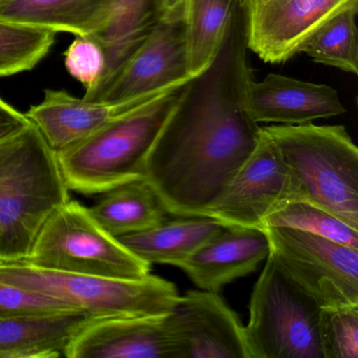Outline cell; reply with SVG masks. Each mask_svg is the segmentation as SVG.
Wrapping results in <instances>:
<instances>
[{
  "label": "cell",
  "instance_id": "1",
  "mask_svg": "<svg viewBox=\"0 0 358 358\" xmlns=\"http://www.w3.org/2000/svg\"><path fill=\"white\" fill-rule=\"evenodd\" d=\"M244 15L236 6L213 64L188 83L187 93L152 146L144 179L169 215H204L250 157L262 127L246 108Z\"/></svg>",
  "mask_w": 358,
  "mask_h": 358
},
{
  "label": "cell",
  "instance_id": "2",
  "mask_svg": "<svg viewBox=\"0 0 358 358\" xmlns=\"http://www.w3.org/2000/svg\"><path fill=\"white\" fill-rule=\"evenodd\" d=\"M55 150L31 123L0 142V261L24 262L56 209L70 201Z\"/></svg>",
  "mask_w": 358,
  "mask_h": 358
},
{
  "label": "cell",
  "instance_id": "3",
  "mask_svg": "<svg viewBox=\"0 0 358 358\" xmlns=\"http://www.w3.org/2000/svg\"><path fill=\"white\" fill-rule=\"evenodd\" d=\"M188 83L56 152L69 189L93 196L144 179L146 159L183 101Z\"/></svg>",
  "mask_w": 358,
  "mask_h": 358
},
{
  "label": "cell",
  "instance_id": "4",
  "mask_svg": "<svg viewBox=\"0 0 358 358\" xmlns=\"http://www.w3.org/2000/svg\"><path fill=\"white\" fill-rule=\"evenodd\" d=\"M299 200L358 229V150L343 125H270Z\"/></svg>",
  "mask_w": 358,
  "mask_h": 358
},
{
  "label": "cell",
  "instance_id": "5",
  "mask_svg": "<svg viewBox=\"0 0 358 358\" xmlns=\"http://www.w3.org/2000/svg\"><path fill=\"white\" fill-rule=\"evenodd\" d=\"M0 282L53 297L99 318L164 316L180 295L173 282L148 275L115 278L69 273L0 261Z\"/></svg>",
  "mask_w": 358,
  "mask_h": 358
},
{
  "label": "cell",
  "instance_id": "6",
  "mask_svg": "<svg viewBox=\"0 0 358 358\" xmlns=\"http://www.w3.org/2000/svg\"><path fill=\"white\" fill-rule=\"evenodd\" d=\"M257 278L245 328L251 358H324L320 307L271 252Z\"/></svg>",
  "mask_w": 358,
  "mask_h": 358
},
{
  "label": "cell",
  "instance_id": "7",
  "mask_svg": "<svg viewBox=\"0 0 358 358\" xmlns=\"http://www.w3.org/2000/svg\"><path fill=\"white\" fill-rule=\"evenodd\" d=\"M22 263L115 278H144L152 266L108 234L90 209L77 201H69L54 211Z\"/></svg>",
  "mask_w": 358,
  "mask_h": 358
},
{
  "label": "cell",
  "instance_id": "8",
  "mask_svg": "<svg viewBox=\"0 0 358 358\" xmlns=\"http://www.w3.org/2000/svg\"><path fill=\"white\" fill-rule=\"evenodd\" d=\"M270 252L320 307L358 305V249L286 227H265Z\"/></svg>",
  "mask_w": 358,
  "mask_h": 358
},
{
  "label": "cell",
  "instance_id": "9",
  "mask_svg": "<svg viewBox=\"0 0 358 358\" xmlns=\"http://www.w3.org/2000/svg\"><path fill=\"white\" fill-rule=\"evenodd\" d=\"M299 200L292 175L273 140L262 127L255 150L204 217L223 226L264 229L268 217Z\"/></svg>",
  "mask_w": 358,
  "mask_h": 358
},
{
  "label": "cell",
  "instance_id": "10",
  "mask_svg": "<svg viewBox=\"0 0 358 358\" xmlns=\"http://www.w3.org/2000/svg\"><path fill=\"white\" fill-rule=\"evenodd\" d=\"M247 49L267 64H282L327 22L358 0H241Z\"/></svg>",
  "mask_w": 358,
  "mask_h": 358
},
{
  "label": "cell",
  "instance_id": "11",
  "mask_svg": "<svg viewBox=\"0 0 358 358\" xmlns=\"http://www.w3.org/2000/svg\"><path fill=\"white\" fill-rule=\"evenodd\" d=\"M166 324L177 358H251L244 326L219 292L187 291Z\"/></svg>",
  "mask_w": 358,
  "mask_h": 358
},
{
  "label": "cell",
  "instance_id": "12",
  "mask_svg": "<svg viewBox=\"0 0 358 358\" xmlns=\"http://www.w3.org/2000/svg\"><path fill=\"white\" fill-rule=\"evenodd\" d=\"M192 79L186 54L185 22H159L113 77L98 102L116 103L179 87Z\"/></svg>",
  "mask_w": 358,
  "mask_h": 358
},
{
  "label": "cell",
  "instance_id": "13",
  "mask_svg": "<svg viewBox=\"0 0 358 358\" xmlns=\"http://www.w3.org/2000/svg\"><path fill=\"white\" fill-rule=\"evenodd\" d=\"M182 85L144 94L116 103L87 101L83 98L73 97L66 91L45 90L43 102L32 106L24 115L38 127L50 148L58 152L87 137L110 121L152 103Z\"/></svg>",
  "mask_w": 358,
  "mask_h": 358
},
{
  "label": "cell",
  "instance_id": "14",
  "mask_svg": "<svg viewBox=\"0 0 358 358\" xmlns=\"http://www.w3.org/2000/svg\"><path fill=\"white\" fill-rule=\"evenodd\" d=\"M68 358H177L164 316L99 318L64 354Z\"/></svg>",
  "mask_w": 358,
  "mask_h": 358
},
{
  "label": "cell",
  "instance_id": "15",
  "mask_svg": "<svg viewBox=\"0 0 358 358\" xmlns=\"http://www.w3.org/2000/svg\"><path fill=\"white\" fill-rule=\"evenodd\" d=\"M246 108L257 123L299 125L345 113L336 90L278 74L247 83Z\"/></svg>",
  "mask_w": 358,
  "mask_h": 358
},
{
  "label": "cell",
  "instance_id": "16",
  "mask_svg": "<svg viewBox=\"0 0 358 358\" xmlns=\"http://www.w3.org/2000/svg\"><path fill=\"white\" fill-rule=\"evenodd\" d=\"M269 253L264 230L223 226L179 268L201 290L220 292L226 285L255 272Z\"/></svg>",
  "mask_w": 358,
  "mask_h": 358
},
{
  "label": "cell",
  "instance_id": "17",
  "mask_svg": "<svg viewBox=\"0 0 358 358\" xmlns=\"http://www.w3.org/2000/svg\"><path fill=\"white\" fill-rule=\"evenodd\" d=\"M99 317L83 310L0 318V358H56Z\"/></svg>",
  "mask_w": 358,
  "mask_h": 358
},
{
  "label": "cell",
  "instance_id": "18",
  "mask_svg": "<svg viewBox=\"0 0 358 358\" xmlns=\"http://www.w3.org/2000/svg\"><path fill=\"white\" fill-rule=\"evenodd\" d=\"M108 20V0H0V22L76 36H94Z\"/></svg>",
  "mask_w": 358,
  "mask_h": 358
},
{
  "label": "cell",
  "instance_id": "19",
  "mask_svg": "<svg viewBox=\"0 0 358 358\" xmlns=\"http://www.w3.org/2000/svg\"><path fill=\"white\" fill-rule=\"evenodd\" d=\"M223 227L204 215L175 217L143 231L125 234L117 240L148 264L179 267L205 241Z\"/></svg>",
  "mask_w": 358,
  "mask_h": 358
},
{
  "label": "cell",
  "instance_id": "20",
  "mask_svg": "<svg viewBox=\"0 0 358 358\" xmlns=\"http://www.w3.org/2000/svg\"><path fill=\"white\" fill-rule=\"evenodd\" d=\"M101 194L100 200L89 208L90 213L116 238L154 227L171 215L145 179L122 184Z\"/></svg>",
  "mask_w": 358,
  "mask_h": 358
},
{
  "label": "cell",
  "instance_id": "21",
  "mask_svg": "<svg viewBox=\"0 0 358 358\" xmlns=\"http://www.w3.org/2000/svg\"><path fill=\"white\" fill-rule=\"evenodd\" d=\"M238 0H188L185 16L186 54L192 78L217 57Z\"/></svg>",
  "mask_w": 358,
  "mask_h": 358
},
{
  "label": "cell",
  "instance_id": "22",
  "mask_svg": "<svg viewBox=\"0 0 358 358\" xmlns=\"http://www.w3.org/2000/svg\"><path fill=\"white\" fill-rule=\"evenodd\" d=\"M358 7L348 8L327 22L305 45L301 53L314 62L358 74Z\"/></svg>",
  "mask_w": 358,
  "mask_h": 358
},
{
  "label": "cell",
  "instance_id": "23",
  "mask_svg": "<svg viewBox=\"0 0 358 358\" xmlns=\"http://www.w3.org/2000/svg\"><path fill=\"white\" fill-rule=\"evenodd\" d=\"M56 33L0 22V78L35 68L53 47Z\"/></svg>",
  "mask_w": 358,
  "mask_h": 358
},
{
  "label": "cell",
  "instance_id": "24",
  "mask_svg": "<svg viewBox=\"0 0 358 358\" xmlns=\"http://www.w3.org/2000/svg\"><path fill=\"white\" fill-rule=\"evenodd\" d=\"M265 227H286L358 249V229L307 201L287 203L266 219Z\"/></svg>",
  "mask_w": 358,
  "mask_h": 358
},
{
  "label": "cell",
  "instance_id": "25",
  "mask_svg": "<svg viewBox=\"0 0 358 358\" xmlns=\"http://www.w3.org/2000/svg\"><path fill=\"white\" fill-rule=\"evenodd\" d=\"M320 334L324 358H357L358 305L322 308Z\"/></svg>",
  "mask_w": 358,
  "mask_h": 358
},
{
  "label": "cell",
  "instance_id": "26",
  "mask_svg": "<svg viewBox=\"0 0 358 358\" xmlns=\"http://www.w3.org/2000/svg\"><path fill=\"white\" fill-rule=\"evenodd\" d=\"M66 70L73 78L93 91L106 68V56L101 45L89 36H77L64 53Z\"/></svg>",
  "mask_w": 358,
  "mask_h": 358
},
{
  "label": "cell",
  "instance_id": "27",
  "mask_svg": "<svg viewBox=\"0 0 358 358\" xmlns=\"http://www.w3.org/2000/svg\"><path fill=\"white\" fill-rule=\"evenodd\" d=\"M79 310L70 303L0 282V318Z\"/></svg>",
  "mask_w": 358,
  "mask_h": 358
},
{
  "label": "cell",
  "instance_id": "28",
  "mask_svg": "<svg viewBox=\"0 0 358 358\" xmlns=\"http://www.w3.org/2000/svg\"><path fill=\"white\" fill-rule=\"evenodd\" d=\"M26 115L0 98V142L13 137L31 124Z\"/></svg>",
  "mask_w": 358,
  "mask_h": 358
},
{
  "label": "cell",
  "instance_id": "29",
  "mask_svg": "<svg viewBox=\"0 0 358 358\" xmlns=\"http://www.w3.org/2000/svg\"><path fill=\"white\" fill-rule=\"evenodd\" d=\"M188 0H157L159 22H177L185 20Z\"/></svg>",
  "mask_w": 358,
  "mask_h": 358
}]
</instances>
